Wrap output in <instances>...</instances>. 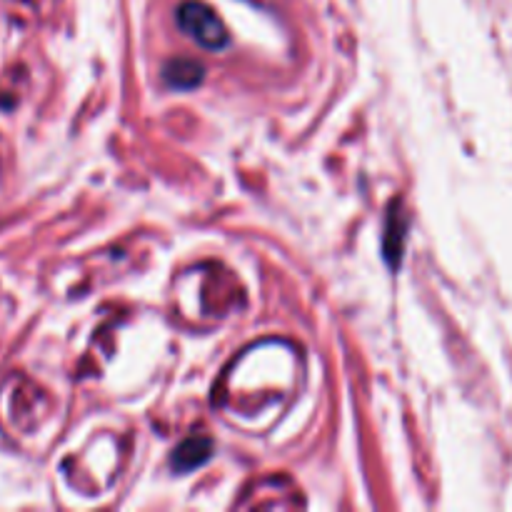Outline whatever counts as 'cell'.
<instances>
[{
  "instance_id": "cell-3",
  "label": "cell",
  "mask_w": 512,
  "mask_h": 512,
  "mask_svg": "<svg viewBox=\"0 0 512 512\" xmlns=\"http://www.w3.org/2000/svg\"><path fill=\"white\" fill-rule=\"evenodd\" d=\"M203 63L193 58H173L163 65V80L175 90H193L203 83Z\"/></svg>"
},
{
  "instance_id": "cell-2",
  "label": "cell",
  "mask_w": 512,
  "mask_h": 512,
  "mask_svg": "<svg viewBox=\"0 0 512 512\" xmlns=\"http://www.w3.org/2000/svg\"><path fill=\"white\" fill-rule=\"evenodd\" d=\"M210 458H213V443H210L208 438H203V435H195V438L183 440V443L175 448L170 465H173L175 473H190V470L208 463Z\"/></svg>"
},
{
  "instance_id": "cell-1",
  "label": "cell",
  "mask_w": 512,
  "mask_h": 512,
  "mask_svg": "<svg viewBox=\"0 0 512 512\" xmlns=\"http://www.w3.org/2000/svg\"><path fill=\"white\" fill-rule=\"evenodd\" d=\"M175 20H178V28L200 48L220 50L228 45V28L220 15L203 0H183L175 10Z\"/></svg>"
}]
</instances>
